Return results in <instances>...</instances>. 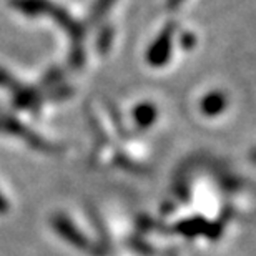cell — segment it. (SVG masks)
<instances>
[{
    "instance_id": "1",
    "label": "cell",
    "mask_w": 256,
    "mask_h": 256,
    "mask_svg": "<svg viewBox=\"0 0 256 256\" xmlns=\"http://www.w3.org/2000/svg\"><path fill=\"white\" fill-rule=\"evenodd\" d=\"M0 130L8 132V133H12V135L24 138L30 146L37 148V150H48L47 142L42 140V138H38V135H35V133L32 130H28L25 125L18 124L15 118H10V116H0Z\"/></svg>"
},
{
    "instance_id": "2",
    "label": "cell",
    "mask_w": 256,
    "mask_h": 256,
    "mask_svg": "<svg viewBox=\"0 0 256 256\" xmlns=\"http://www.w3.org/2000/svg\"><path fill=\"white\" fill-rule=\"evenodd\" d=\"M14 5L18 10H22L24 14H28V15H38L44 12H48V7H50L45 0H15Z\"/></svg>"
},
{
    "instance_id": "3",
    "label": "cell",
    "mask_w": 256,
    "mask_h": 256,
    "mask_svg": "<svg viewBox=\"0 0 256 256\" xmlns=\"http://www.w3.org/2000/svg\"><path fill=\"white\" fill-rule=\"evenodd\" d=\"M7 208H8V204L5 202V198L2 196V193H0V212H5Z\"/></svg>"
}]
</instances>
